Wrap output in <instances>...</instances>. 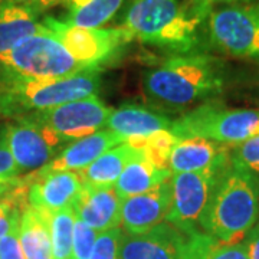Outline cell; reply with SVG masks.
<instances>
[{"mask_svg": "<svg viewBox=\"0 0 259 259\" xmlns=\"http://www.w3.org/2000/svg\"><path fill=\"white\" fill-rule=\"evenodd\" d=\"M196 10H199L200 13H203L206 16H209L212 13L213 8L216 5H239V3H248L250 0H189Z\"/></svg>", "mask_w": 259, "mask_h": 259, "instance_id": "obj_31", "label": "cell"}, {"mask_svg": "<svg viewBox=\"0 0 259 259\" xmlns=\"http://www.w3.org/2000/svg\"><path fill=\"white\" fill-rule=\"evenodd\" d=\"M171 177L146 193L121 200L120 218L125 233L141 235L166 221L171 206Z\"/></svg>", "mask_w": 259, "mask_h": 259, "instance_id": "obj_13", "label": "cell"}, {"mask_svg": "<svg viewBox=\"0 0 259 259\" xmlns=\"http://www.w3.org/2000/svg\"><path fill=\"white\" fill-rule=\"evenodd\" d=\"M226 167V166H225ZM222 168L171 175V206L166 221L183 233L197 231L199 219Z\"/></svg>", "mask_w": 259, "mask_h": 259, "instance_id": "obj_10", "label": "cell"}, {"mask_svg": "<svg viewBox=\"0 0 259 259\" xmlns=\"http://www.w3.org/2000/svg\"><path fill=\"white\" fill-rule=\"evenodd\" d=\"M243 243L248 250L249 259H259V222H256L246 236L243 238Z\"/></svg>", "mask_w": 259, "mask_h": 259, "instance_id": "obj_33", "label": "cell"}, {"mask_svg": "<svg viewBox=\"0 0 259 259\" xmlns=\"http://www.w3.org/2000/svg\"><path fill=\"white\" fill-rule=\"evenodd\" d=\"M20 173H33L49 164L66 147L37 115L13 120L0 131Z\"/></svg>", "mask_w": 259, "mask_h": 259, "instance_id": "obj_8", "label": "cell"}, {"mask_svg": "<svg viewBox=\"0 0 259 259\" xmlns=\"http://www.w3.org/2000/svg\"><path fill=\"white\" fill-rule=\"evenodd\" d=\"M121 3L122 0H65V22L79 28H101L115 16Z\"/></svg>", "mask_w": 259, "mask_h": 259, "instance_id": "obj_24", "label": "cell"}, {"mask_svg": "<svg viewBox=\"0 0 259 259\" xmlns=\"http://www.w3.org/2000/svg\"><path fill=\"white\" fill-rule=\"evenodd\" d=\"M71 207L78 221L98 233L118 228L121 223V200L114 187L95 189L83 186Z\"/></svg>", "mask_w": 259, "mask_h": 259, "instance_id": "obj_16", "label": "cell"}, {"mask_svg": "<svg viewBox=\"0 0 259 259\" xmlns=\"http://www.w3.org/2000/svg\"><path fill=\"white\" fill-rule=\"evenodd\" d=\"M44 29L37 22V12L12 3H0V55L25 37Z\"/></svg>", "mask_w": 259, "mask_h": 259, "instance_id": "obj_22", "label": "cell"}, {"mask_svg": "<svg viewBox=\"0 0 259 259\" xmlns=\"http://www.w3.org/2000/svg\"><path fill=\"white\" fill-rule=\"evenodd\" d=\"M64 0H2V3H12V5H20L35 12H42V10L51 9L56 5L62 3Z\"/></svg>", "mask_w": 259, "mask_h": 259, "instance_id": "obj_32", "label": "cell"}, {"mask_svg": "<svg viewBox=\"0 0 259 259\" xmlns=\"http://www.w3.org/2000/svg\"><path fill=\"white\" fill-rule=\"evenodd\" d=\"M206 36L223 55L259 64V3L212 10L206 20Z\"/></svg>", "mask_w": 259, "mask_h": 259, "instance_id": "obj_7", "label": "cell"}, {"mask_svg": "<svg viewBox=\"0 0 259 259\" xmlns=\"http://www.w3.org/2000/svg\"><path fill=\"white\" fill-rule=\"evenodd\" d=\"M94 68L75 61L64 45L44 29L0 55V81L15 78H62Z\"/></svg>", "mask_w": 259, "mask_h": 259, "instance_id": "obj_5", "label": "cell"}, {"mask_svg": "<svg viewBox=\"0 0 259 259\" xmlns=\"http://www.w3.org/2000/svg\"><path fill=\"white\" fill-rule=\"evenodd\" d=\"M98 68L62 78H15L0 81V117L20 120L66 102L97 95Z\"/></svg>", "mask_w": 259, "mask_h": 259, "instance_id": "obj_4", "label": "cell"}, {"mask_svg": "<svg viewBox=\"0 0 259 259\" xmlns=\"http://www.w3.org/2000/svg\"><path fill=\"white\" fill-rule=\"evenodd\" d=\"M231 163L259 177V134L231 147Z\"/></svg>", "mask_w": 259, "mask_h": 259, "instance_id": "obj_26", "label": "cell"}, {"mask_svg": "<svg viewBox=\"0 0 259 259\" xmlns=\"http://www.w3.org/2000/svg\"><path fill=\"white\" fill-rule=\"evenodd\" d=\"M170 177L171 171L168 168L156 166L141 151L122 170L114 185V190L120 200H122L131 196L146 193Z\"/></svg>", "mask_w": 259, "mask_h": 259, "instance_id": "obj_19", "label": "cell"}, {"mask_svg": "<svg viewBox=\"0 0 259 259\" xmlns=\"http://www.w3.org/2000/svg\"><path fill=\"white\" fill-rule=\"evenodd\" d=\"M19 170L9 148L0 134V192H6L18 183Z\"/></svg>", "mask_w": 259, "mask_h": 259, "instance_id": "obj_29", "label": "cell"}, {"mask_svg": "<svg viewBox=\"0 0 259 259\" xmlns=\"http://www.w3.org/2000/svg\"><path fill=\"white\" fill-rule=\"evenodd\" d=\"M20 245L26 259H52L49 214L28 204L19 225Z\"/></svg>", "mask_w": 259, "mask_h": 259, "instance_id": "obj_21", "label": "cell"}, {"mask_svg": "<svg viewBox=\"0 0 259 259\" xmlns=\"http://www.w3.org/2000/svg\"><path fill=\"white\" fill-rule=\"evenodd\" d=\"M231 163V147L200 137L177 140L168 157V170L176 173L207 171Z\"/></svg>", "mask_w": 259, "mask_h": 259, "instance_id": "obj_15", "label": "cell"}, {"mask_svg": "<svg viewBox=\"0 0 259 259\" xmlns=\"http://www.w3.org/2000/svg\"><path fill=\"white\" fill-rule=\"evenodd\" d=\"M98 232L91 229L81 221H75L74 236H72V250L69 259H90L94 249V243Z\"/></svg>", "mask_w": 259, "mask_h": 259, "instance_id": "obj_27", "label": "cell"}, {"mask_svg": "<svg viewBox=\"0 0 259 259\" xmlns=\"http://www.w3.org/2000/svg\"><path fill=\"white\" fill-rule=\"evenodd\" d=\"M183 259H249L243 241L225 243L200 231L186 233Z\"/></svg>", "mask_w": 259, "mask_h": 259, "instance_id": "obj_23", "label": "cell"}, {"mask_svg": "<svg viewBox=\"0 0 259 259\" xmlns=\"http://www.w3.org/2000/svg\"><path fill=\"white\" fill-rule=\"evenodd\" d=\"M121 235L122 233L118 228H112L98 233L90 259H118Z\"/></svg>", "mask_w": 259, "mask_h": 259, "instance_id": "obj_28", "label": "cell"}, {"mask_svg": "<svg viewBox=\"0 0 259 259\" xmlns=\"http://www.w3.org/2000/svg\"><path fill=\"white\" fill-rule=\"evenodd\" d=\"M258 218L259 177L229 163L218 176L199 226L218 241L238 243Z\"/></svg>", "mask_w": 259, "mask_h": 259, "instance_id": "obj_2", "label": "cell"}, {"mask_svg": "<svg viewBox=\"0 0 259 259\" xmlns=\"http://www.w3.org/2000/svg\"><path fill=\"white\" fill-rule=\"evenodd\" d=\"M6 192H8V190H6ZM0 193H5V192H0Z\"/></svg>", "mask_w": 259, "mask_h": 259, "instance_id": "obj_34", "label": "cell"}, {"mask_svg": "<svg viewBox=\"0 0 259 259\" xmlns=\"http://www.w3.org/2000/svg\"><path fill=\"white\" fill-rule=\"evenodd\" d=\"M22 183L29 186V204L45 213L71 207L83 187L79 171H33L22 179Z\"/></svg>", "mask_w": 259, "mask_h": 259, "instance_id": "obj_12", "label": "cell"}, {"mask_svg": "<svg viewBox=\"0 0 259 259\" xmlns=\"http://www.w3.org/2000/svg\"><path fill=\"white\" fill-rule=\"evenodd\" d=\"M173 121L156 111L139 105H122L112 110L105 127L128 141L146 139L158 131H170Z\"/></svg>", "mask_w": 259, "mask_h": 259, "instance_id": "obj_18", "label": "cell"}, {"mask_svg": "<svg viewBox=\"0 0 259 259\" xmlns=\"http://www.w3.org/2000/svg\"><path fill=\"white\" fill-rule=\"evenodd\" d=\"M0 259H26L20 245L19 226L13 228L6 236L0 239Z\"/></svg>", "mask_w": 259, "mask_h": 259, "instance_id": "obj_30", "label": "cell"}, {"mask_svg": "<svg viewBox=\"0 0 259 259\" xmlns=\"http://www.w3.org/2000/svg\"><path fill=\"white\" fill-rule=\"evenodd\" d=\"M111 111L97 95H91L35 115L68 144L98 133L105 127Z\"/></svg>", "mask_w": 259, "mask_h": 259, "instance_id": "obj_11", "label": "cell"}, {"mask_svg": "<svg viewBox=\"0 0 259 259\" xmlns=\"http://www.w3.org/2000/svg\"><path fill=\"white\" fill-rule=\"evenodd\" d=\"M207 18L189 0H133L121 28L131 40L186 55L199 45Z\"/></svg>", "mask_w": 259, "mask_h": 259, "instance_id": "obj_1", "label": "cell"}, {"mask_svg": "<svg viewBox=\"0 0 259 259\" xmlns=\"http://www.w3.org/2000/svg\"><path fill=\"white\" fill-rule=\"evenodd\" d=\"M186 233L161 223L141 235H121L118 259H183Z\"/></svg>", "mask_w": 259, "mask_h": 259, "instance_id": "obj_14", "label": "cell"}, {"mask_svg": "<svg viewBox=\"0 0 259 259\" xmlns=\"http://www.w3.org/2000/svg\"><path fill=\"white\" fill-rule=\"evenodd\" d=\"M140 153V150L130 146L127 141L108 150L94 163L79 171L83 186L95 189H111L125 166L133 158L137 157Z\"/></svg>", "mask_w": 259, "mask_h": 259, "instance_id": "obj_20", "label": "cell"}, {"mask_svg": "<svg viewBox=\"0 0 259 259\" xmlns=\"http://www.w3.org/2000/svg\"><path fill=\"white\" fill-rule=\"evenodd\" d=\"M42 23L75 61L87 68H100L102 62L131 42V37L122 28H79L55 18H45Z\"/></svg>", "mask_w": 259, "mask_h": 259, "instance_id": "obj_9", "label": "cell"}, {"mask_svg": "<svg viewBox=\"0 0 259 259\" xmlns=\"http://www.w3.org/2000/svg\"><path fill=\"white\" fill-rule=\"evenodd\" d=\"M170 133L177 140L200 137L233 147L258 136L259 110L228 108L206 102L173 121Z\"/></svg>", "mask_w": 259, "mask_h": 259, "instance_id": "obj_6", "label": "cell"}, {"mask_svg": "<svg viewBox=\"0 0 259 259\" xmlns=\"http://www.w3.org/2000/svg\"><path fill=\"white\" fill-rule=\"evenodd\" d=\"M125 140L111 130L98 131L93 136L72 141L49 164L37 170L39 173L52 171H81L97 158Z\"/></svg>", "mask_w": 259, "mask_h": 259, "instance_id": "obj_17", "label": "cell"}, {"mask_svg": "<svg viewBox=\"0 0 259 259\" xmlns=\"http://www.w3.org/2000/svg\"><path fill=\"white\" fill-rule=\"evenodd\" d=\"M226 81L222 61L204 55H179L166 59L144 76L148 97L168 107H186L223 91Z\"/></svg>", "mask_w": 259, "mask_h": 259, "instance_id": "obj_3", "label": "cell"}, {"mask_svg": "<svg viewBox=\"0 0 259 259\" xmlns=\"http://www.w3.org/2000/svg\"><path fill=\"white\" fill-rule=\"evenodd\" d=\"M49 214V229L52 241V259H69L76 218L72 207Z\"/></svg>", "mask_w": 259, "mask_h": 259, "instance_id": "obj_25", "label": "cell"}]
</instances>
